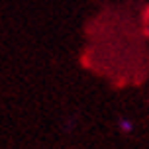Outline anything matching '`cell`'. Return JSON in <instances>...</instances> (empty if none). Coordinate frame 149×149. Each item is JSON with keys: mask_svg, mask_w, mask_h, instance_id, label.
Here are the masks:
<instances>
[{"mask_svg": "<svg viewBox=\"0 0 149 149\" xmlns=\"http://www.w3.org/2000/svg\"><path fill=\"white\" fill-rule=\"evenodd\" d=\"M118 126H120V132H124V134H130V132L134 130V124H132V120H127V118H120Z\"/></svg>", "mask_w": 149, "mask_h": 149, "instance_id": "cell-1", "label": "cell"}]
</instances>
